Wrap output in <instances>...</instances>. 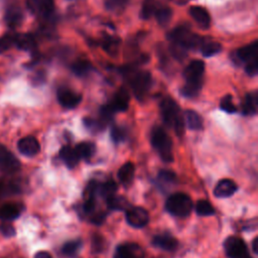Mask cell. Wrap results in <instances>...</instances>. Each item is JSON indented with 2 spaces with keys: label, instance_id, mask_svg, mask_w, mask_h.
<instances>
[{
  "label": "cell",
  "instance_id": "cell-1",
  "mask_svg": "<svg viewBox=\"0 0 258 258\" xmlns=\"http://www.w3.org/2000/svg\"><path fill=\"white\" fill-rule=\"evenodd\" d=\"M205 72V62L201 59L191 60L183 71L185 84L181 89V94L187 98L196 97L203 84V76Z\"/></svg>",
  "mask_w": 258,
  "mask_h": 258
},
{
  "label": "cell",
  "instance_id": "cell-2",
  "mask_svg": "<svg viewBox=\"0 0 258 258\" xmlns=\"http://www.w3.org/2000/svg\"><path fill=\"white\" fill-rule=\"evenodd\" d=\"M160 113L163 122L174 129L175 133L181 135L184 129L183 119L180 115L179 107L170 97H165L160 102Z\"/></svg>",
  "mask_w": 258,
  "mask_h": 258
},
{
  "label": "cell",
  "instance_id": "cell-3",
  "mask_svg": "<svg viewBox=\"0 0 258 258\" xmlns=\"http://www.w3.org/2000/svg\"><path fill=\"white\" fill-rule=\"evenodd\" d=\"M167 37L171 45L180 47L185 51L188 49H196L203 44V38L198 34L192 33L185 25L175 27L168 33Z\"/></svg>",
  "mask_w": 258,
  "mask_h": 258
},
{
  "label": "cell",
  "instance_id": "cell-4",
  "mask_svg": "<svg viewBox=\"0 0 258 258\" xmlns=\"http://www.w3.org/2000/svg\"><path fill=\"white\" fill-rule=\"evenodd\" d=\"M150 141L152 147L157 151L163 161L171 162L173 160L172 142L163 128H153L150 136Z\"/></svg>",
  "mask_w": 258,
  "mask_h": 258
},
{
  "label": "cell",
  "instance_id": "cell-5",
  "mask_svg": "<svg viewBox=\"0 0 258 258\" xmlns=\"http://www.w3.org/2000/svg\"><path fill=\"white\" fill-rule=\"evenodd\" d=\"M165 209L174 217L185 218L191 213L194 205L189 196L184 192H175L166 200Z\"/></svg>",
  "mask_w": 258,
  "mask_h": 258
},
{
  "label": "cell",
  "instance_id": "cell-6",
  "mask_svg": "<svg viewBox=\"0 0 258 258\" xmlns=\"http://www.w3.org/2000/svg\"><path fill=\"white\" fill-rule=\"evenodd\" d=\"M127 76L130 77L131 88L134 93V96L142 101L146 98L151 85H152V77L149 72L141 71V72H130Z\"/></svg>",
  "mask_w": 258,
  "mask_h": 258
},
{
  "label": "cell",
  "instance_id": "cell-7",
  "mask_svg": "<svg viewBox=\"0 0 258 258\" xmlns=\"http://www.w3.org/2000/svg\"><path fill=\"white\" fill-rule=\"evenodd\" d=\"M224 250L229 258H243L248 254L245 242L237 236H230L224 241Z\"/></svg>",
  "mask_w": 258,
  "mask_h": 258
},
{
  "label": "cell",
  "instance_id": "cell-8",
  "mask_svg": "<svg viewBox=\"0 0 258 258\" xmlns=\"http://www.w3.org/2000/svg\"><path fill=\"white\" fill-rule=\"evenodd\" d=\"M19 168L20 162L17 157L7 147L0 145V169L7 174H12Z\"/></svg>",
  "mask_w": 258,
  "mask_h": 258
},
{
  "label": "cell",
  "instance_id": "cell-9",
  "mask_svg": "<svg viewBox=\"0 0 258 258\" xmlns=\"http://www.w3.org/2000/svg\"><path fill=\"white\" fill-rule=\"evenodd\" d=\"M126 221L133 228H143L149 222V215L144 208L130 207L126 210Z\"/></svg>",
  "mask_w": 258,
  "mask_h": 258
},
{
  "label": "cell",
  "instance_id": "cell-10",
  "mask_svg": "<svg viewBox=\"0 0 258 258\" xmlns=\"http://www.w3.org/2000/svg\"><path fill=\"white\" fill-rule=\"evenodd\" d=\"M29 11L39 17L48 18L54 10L53 0H26Z\"/></svg>",
  "mask_w": 258,
  "mask_h": 258
},
{
  "label": "cell",
  "instance_id": "cell-11",
  "mask_svg": "<svg viewBox=\"0 0 258 258\" xmlns=\"http://www.w3.org/2000/svg\"><path fill=\"white\" fill-rule=\"evenodd\" d=\"M57 101L63 108L73 109L81 103L82 96L73 90L62 88L57 91Z\"/></svg>",
  "mask_w": 258,
  "mask_h": 258
},
{
  "label": "cell",
  "instance_id": "cell-12",
  "mask_svg": "<svg viewBox=\"0 0 258 258\" xmlns=\"http://www.w3.org/2000/svg\"><path fill=\"white\" fill-rule=\"evenodd\" d=\"M257 52H258V41H254L248 45H245L238 50H236L233 55V60L235 62L241 63V62H249L253 59L257 58Z\"/></svg>",
  "mask_w": 258,
  "mask_h": 258
},
{
  "label": "cell",
  "instance_id": "cell-13",
  "mask_svg": "<svg viewBox=\"0 0 258 258\" xmlns=\"http://www.w3.org/2000/svg\"><path fill=\"white\" fill-rule=\"evenodd\" d=\"M144 250L136 243H125L118 246L115 258H144Z\"/></svg>",
  "mask_w": 258,
  "mask_h": 258
},
{
  "label": "cell",
  "instance_id": "cell-14",
  "mask_svg": "<svg viewBox=\"0 0 258 258\" xmlns=\"http://www.w3.org/2000/svg\"><path fill=\"white\" fill-rule=\"evenodd\" d=\"M17 148L19 152L25 156L32 157L36 155L40 150L38 140L33 136H25L17 142Z\"/></svg>",
  "mask_w": 258,
  "mask_h": 258
},
{
  "label": "cell",
  "instance_id": "cell-15",
  "mask_svg": "<svg viewBox=\"0 0 258 258\" xmlns=\"http://www.w3.org/2000/svg\"><path fill=\"white\" fill-rule=\"evenodd\" d=\"M237 189H238V186L234 180L229 178H224L218 181V183L216 184L214 189V195L217 198L225 199L233 196L237 191Z\"/></svg>",
  "mask_w": 258,
  "mask_h": 258
},
{
  "label": "cell",
  "instance_id": "cell-16",
  "mask_svg": "<svg viewBox=\"0 0 258 258\" xmlns=\"http://www.w3.org/2000/svg\"><path fill=\"white\" fill-rule=\"evenodd\" d=\"M152 245L164 251H173L176 249L178 242L172 235L168 233H162L153 237Z\"/></svg>",
  "mask_w": 258,
  "mask_h": 258
},
{
  "label": "cell",
  "instance_id": "cell-17",
  "mask_svg": "<svg viewBox=\"0 0 258 258\" xmlns=\"http://www.w3.org/2000/svg\"><path fill=\"white\" fill-rule=\"evenodd\" d=\"M13 40L14 45L21 50L34 52L36 49V41L29 33H16L13 36Z\"/></svg>",
  "mask_w": 258,
  "mask_h": 258
},
{
  "label": "cell",
  "instance_id": "cell-18",
  "mask_svg": "<svg viewBox=\"0 0 258 258\" xmlns=\"http://www.w3.org/2000/svg\"><path fill=\"white\" fill-rule=\"evenodd\" d=\"M110 106L113 108V110L116 112H123L128 109L129 106V94L128 91L125 88H121L118 90V92L113 97L112 102L110 103Z\"/></svg>",
  "mask_w": 258,
  "mask_h": 258
},
{
  "label": "cell",
  "instance_id": "cell-19",
  "mask_svg": "<svg viewBox=\"0 0 258 258\" xmlns=\"http://www.w3.org/2000/svg\"><path fill=\"white\" fill-rule=\"evenodd\" d=\"M189 14L202 28L207 29L211 25V17L204 7L191 6L189 8Z\"/></svg>",
  "mask_w": 258,
  "mask_h": 258
},
{
  "label": "cell",
  "instance_id": "cell-20",
  "mask_svg": "<svg viewBox=\"0 0 258 258\" xmlns=\"http://www.w3.org/2000/svg\"><path fill=\"white\" fill-rule=\"evenodd\" d=\"M258 109V93H248L242 103V113L245 116H253L257 113Z\"/></svg>",
  "mask_w": 258,
  "mask_h": 258
},
{
  "label": "cell",
  "instance_id": "cell-21",
  "mask_svg": "<svg viewBox=\"0 0 258 258\" xmlns=\"http://www.w3.org/2000/svg\"><path fill=\"white\" fill-rule=\"evenodd\" d=\"M22 19H23V13L19 7L12 5L6 9L4 20L9 27L15 28L19 26L22 22Z\"/></svg>",
  "mask_w": 258,
  "mask_h": 258
},
{
  "label": "cell",
  "instance_id": "cell-22",
  "mask_svg": "<svg viewBox=\"0 0 258 258\" xmlns=\"http://www.w3.org/2000/svg\"><path fill=\"white\" fill-rule=\"evenodd\" d=\"M183 121L186 127L190 130H202L203 129V119L199 113L194 110H185L183 113Z\"/></svg>",
  "mask_w": 258,
  "mask_h": 258
},
{
  "label": "cell",
  "instance_id": "cell-23",
  "mask_svg": "<svg viewBox=\"0 0 258 258\" xmlns=\"http://www.w3.org/2000/svg\"><path fill=\"white\" fill-rule=\"evenodd\" d=\"M59 157L69 168L75 167L80 160L75 149L69 145L61 147V149L59 150Z\"/></svg>",
  "mask_w": 258,
  "mask_h": 258
},
{
  "label": "cell",
  "instance_id": "cell-24",
  "mask_svg": "<svg viewBox=\"0 0 258 258\" xmlns=\"http://www.w3.org/2000/svg\"><path fill=\"white\" fill-rule=\"evenodd\" d=\"M135 167L132 162L124 163L118 170V178L123 185H129L134 177Z\"/></svg>",
  "mask_w": 258,
  "mask_h": 258
},
{
  "label": "cell",
  "instance_id": "cell-25",
  "mask_svg": "<svg viewBox=\"0 0 258 258\" xmlns=\"http://www.w3.org/2000/svg\"><path fill=\"white\" fill-rule=\"evenodd\" d=\"M74 149L80 159H89L94 155L96 146L92 142H81Z\"/></svg>",
  "mask_w": 258,
  "mask_h": 258
},
{
  "label": "cell",
  "instance_id": "cell-26",
  "mask_svg": "<svg viewBox=\"0 0 258 258\" xmlns=\"http://www.w3.org/2000/svg\"><path fill=\"white\" fill-rule=\"evenodd\" d=\"M20 208L14 204H6L0 209V219L4 221H12L19 217Z\"/></svg>",
  "mask_w": 258,
  "mask_h": 258
},
{
  "label": "cell",
  "instance_id": "cell-27",
  "mask_svg": "<svg viewBox=\"0 0 258 258\" xmlns=\"http://www.w3.org/2000/svg\"><path fill=\"white\" fill-rule=\"evenodd\" d=\"M117 191V184L114 180H107L103 183H100L98 189V196L104 199L105 201L109 200L113 196H115Z\"/></svg>",
  "mask_w": 258,
  "mask_h": 258
},
{
  "label": "cell",
  "instance_id": "cell-28",
  "mask_svg": "<svg viewBox=\"0 0 258 258\" xmlns=\"http://www.w3.org/2000/svg\"><path fill=\"white\" fill-rule=\"evenodd\" d=\"M106 202H107L108 208L111 210H114V211H123V210H127L130 208L129 201L122 196L115 195L112 198H110L109 200H107Z\"/></svg>",
  "mask_w": 258,
  "mask_h": 258
},
{
  "label": "cell",
  "instance_id": "cell-29",
  "mask_svg": "<svg viewBox=\"0 0 258 258\" xmlns=\"http://www.w3.org/2000/svg\"><path fill=\"white\" fill-rule=\"evenodd\" d=\"M83 243L81 240H73V241H69L67 243H64L61 247V252L63 255H66L67 257L70 258H75L80 250L82 249Z\"/></svg>",
  "mask_w": 258,
  "mask_h": 258
},
{
  "label": "cell",
  "instance_id": "cell-30",
  "mask_svg": "<svg viewBox=\"0 0 258 258\" xmlns=\"http://www.w3.org/2000/svg\"><path fill=\"white\" fill-rule=\"evenodd\" d=\"M154 16L156 17L157 19V22L162 25V26H165L166 24L169 23L170 19H171V16H172V11L169 7H166V6H158L155 13H154Z\"/></svg>",
  "mask_w": 258,
  "mask_h": 258
},
{
  "label": "cell",
  "instance_id": "cell-31",
  "mask_svg": "<svg viewBox=\"0 0 258 258\" xmlns=\"http://www.w3.org/2000/svg\"><path fill=\"white\" fill-rule=\"evenodd\" d=\"M71 69L75 75H77L79 77H83V76H86L91 71L92 67L88 60L78 59L72 64Z\"/></svg>",
  "mask_w": 258,
  "mask_h": 258
},
{
  "label": "cell",
  "instance_id": "cell-32",
  "mask_svg": "<svg viewBox=\"0 0 258 258\" xmlns=\"http://www.w3.org/2000/svg\"><path fill=\"white\" fill-rule=\"evenodd\" d=\"M158 3L155 0H144L141 8V17L143 19H149L152 15H154Z\"/></svg>",
  "mask_w": 258,
  "mask_h": 258
},
{
  "label": "cell",
  "instance_id": "cell-33",
  "mask_svg": "<svg viewBox=\"0 0 258 258\" xmlns=\"http://www.w3.org/2000/svg\"><path fill=\"white\" fill-rule=\"evenodd\" d=\"M222 49V45L219 42H215V41H210L207 43H204L201 46V51L202 54L206 57H210L213 55L218 54Z\"/></svg>",
  "mask_w": 258,
  "mask_h": 258
},
{
  "label": "cell",
  "instance_id": "cell-34",
  "mask_svg": "<svg viewBox=\"0 0 258 258\" xmlns=\"http://www.w3.org/2000/svg\"><path fill=\"white\" fill-rule=\"evenodd\" d=\"M196 213L202 217L212 216L215 214V209L208 201L200 200L196 205Z\"/></svg>",
  "mask_w": 258,
  "mask_h": 258
},
{
  "label": "cell",
  "instance_id": "cell-35",
  "mask_svg": "<svg viewBox=\"0 0 258 258\" xmlns=\"http://www.w3.org/2000/svg\"><path fill=\"white\" fill-rule=\"evenodd\" d=\"M157 179L159 181V183H163V184H172V183H175L176 182V174L171 171V170H168V169H161L159 172H158V175H157Z\"/></svg>",
  "mask_w": 258,
  "mask_h": 258
},
{
  "label": "cell",
  "instance_id": "cell-36",
  "mask_svg": "<svg viewBox=\"0 0 258 258\" xmlns=\"http://www.w3.org/2000/svg\"><path fill=\"white\" fill-rule=\"evenodd\" d=\"M129 0H105V7L111 12H120L128 4Z\"/></svg>",
  "mask_w": 258,
  "mask_h": 258
},
{
  "label": "cell",
  "instance_id": "cell-37",
  "mask_svg": "<svg viewBox=\"0 0 258 258\" xmlns=\"http://www.w3.org/2000/svg\"><path fill=\"white\" fill-rule=\"evenodd\" d=\"M119 39L115 38V37H111V36H107L104 38L102 45L104 47V49L110 53H114L118 50V46H119Z\"/></svg>",
  "mask_w": 258,
  "mask_h": 258
},
{
  "label": "cell",
  "instance_id": "cell-38",
  "mask_svg": "<svg viewBox=\"0 0 258 258\" xmlns=\"http://www.w3.org/2000/svg\"><path fill=\"white\" fill-rule=\"evenodd\" d=\"M220 108L227 113H235L237 111L236 106L233 104V99L231 95H226L220 102Z\"/></svg>",
  "mask_w": 258,
  "mask_h": 258
},
{
  "label": "cell",
  "instance_id": "cell-39",
  "mask_svg": "<svg viewBox=\"0 0 258 258\" xmlns=\"http://www.w3.org/2000/svg\"><path fill=\"white\" fill-rule=\"evenodd\" d=\"M126 135L127 132L124 128L122 127H118L115 126L111 129V138L115 143H119V142H123L126 139Z\"/></svg>",
  "mask_w": 258,
  "mask_h": 258
},
{
  "label": "cell",
  "instance_id": "cell-40",
  "mask_svg": "<svg viewBox=\"0 0 258 258\" xmlns=\"http://www.w3.org/2000/svg\"><path fill=\"white\" fill-rule=\"evenodd\" d=\"M14 34H4L0 37V53L5 52L8 50L12 45H14V40H13Z\"/></svg>",
  "mask_w": 258,
  "mask_h": 258
},
{
  "label": "cell",
  "instance_id": "cell-41",
  "mask_svg": "<svg viewBox=\"0 0 258 258\" xmlns=\"http://www.w3.org/2000/svg\"><path fill=\"white\" fill-rule=\"evenodd\" d=\"M85 125L88 129L94 131V132H98V131H101L103 130V128L106 126L100 119L97 120V119H92V118H87L85 119Z\"/></svg>",
  "mask_w": 258,
  "mask_h": 258
},
{
  "label": "cell",
  "instance_id": "cell-42",
  "mask_svg": "<svg viewBox=\"0 0 258 258\" xmlns=\"http://www.w3.org/2000/svg\"><path fill=\"white\" fill-rule=\"evenodd\" d=\"M245 71L247 73L248 76L250 77H254L257 75L258 73V59H253L249 62L246 63V67H245Z\"/></svg>",
  "mask_w": 258,
  "mask_h": 258
},
{
  "label": "cell",
  "instance_id": "cell-43",
  "mask_svg": "<svg viewBox=\"0 0 258 258\" xmlns=\"http://www.w3.org/2000/svg\"><path fill=\"white\" fill-rule=\"evenodd\" d=\"M0 230H1V233L3 234V236H5L7 238L15 236V229L10 224H2L0 227Z\"/></svg>",
  "mask_w": 258,
  "mask_h": 258
},
{
  "label": "cell",
  "instance_id": "cell-44",
  "mask_svg": "<svg viewBox=\"0 0 258 258\" xmlns=\"http://www.w3.org/2000/svg\"><path fill=\"white\" fill-rule=\"evenodd\" d=\"M34 258H52V256L46 251H39L34 255Z\"/></svg>",
  "mask_w": 258,
  "mask_h": 258
},
{
  "label": "cell",
  "instance_id": "cell-45",
  "mask_svg": "<svg viewBox=\"0 0 258 258\" xmlns=\"http://www.w3.org/2000/svg\"><path fill=\"white\" fill-rule=\"evenodd\" d=\"M257 246H258V238H255L253 240V243H252V250L255 254L258 253V247Z\"/></svg>",
  "mask_w": 258,
  "mask_h": 258
},
{
  "label": "cell",
  "instance_id": "cell-46",
  "mask_svg": "<svg viewBox=\"0 0 258 258\" xmlns=\"http://www.w3.org/2000/svg\"><path fill=\"white\" fill-rule=\"evenodd\" d=\"M243 258H251V256H250L249 254H247V255H245Z\"/></svg>",
  "mask_w": 258,
  "mask_h": 258
}]
</instances>
